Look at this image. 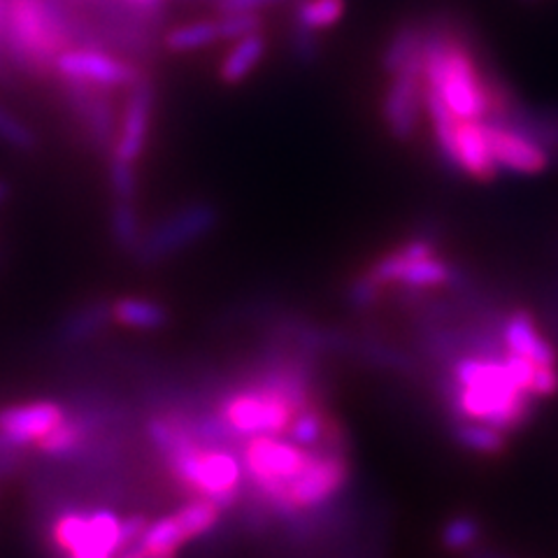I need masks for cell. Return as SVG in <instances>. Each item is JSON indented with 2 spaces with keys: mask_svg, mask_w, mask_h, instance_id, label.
Here are the masks:
<instances>
[{
  "mask_svg": "<svg viewBox=\"0 0 558 558\" xmlns=\"http://www.w3.org/2000/svg\"><path fill=\"white\" fill-rule=\"evenodd\" d=\"M112 322L131 330L154 333L170 324V312L163 303L147 299V295H121L112 301Z\"/></svg>",
  "mask_w": 558,
  "mask_h": 558,
  "instance_id": "e0dca14e",
  "label": "cell"
},
{
  "mask_svg": "<svg viewBox=\"0 0 558 558\" xmlns=\"http://www.w3.org/2000/svg\"><path fill=\"white\" fill-rule=\"evenodd\" d=\"M89 440H92L89 418L68 414L63 422L57 428H51L35 447H38L49 459L68 461V459H73L75 453H80L82 449H86Z\"/></svg>",
  "mask_w": 558,
  "mask_h": 558,
  "instance_id": "d6986e66",
  "label": "cell"
},
{
  "mask_svg": "<svg viewBox=\"0 0 558 558\" xmlns=\"http://www.w3.org/2000/svg\"><path fill=\"white\" fill-rule=\"evenodd\" d=\"M349 482H352L349 449H312L307 465L287 488L279 519L299 521L303 514L324 508V505L333 502L344 492Z\"/></svg>",
  "mask_w": 558,
  "mask_h": 558,
  "instance_id": "5b68a950",
  "label": "cell"
},
{
  "mask_svg": "<svg viewBox=\"0 0 558 558\" xmlns=\"http://www.w3.org/2000/svg\"><path fill=\"white\" fill-rule=\"evenodd\" d=\"M219 33L221 40H240L244 35L258 33L264 28V20L260 12H219Z\"/></svg>",
  "mask_w": 558,
  "mask_h": 558,
  "instance_id": "4316f807",
  "label": "cell"
},
{
  "mask_svg": "<svg viewBox=\"0 0 558 558\" xmlns=\"http://www.w3.org/2000/svg\"><path fill=\"white\" fill-rule=\"evenodd\" d=\"M422 112H424L422 70H405V73L393 75L381 98V119L387 131L396 140H400V143H408L418 129Z\"/></svg>",
  "mask_w": 558,
  "mask_h": 558,
  "instance_id": "30bf717a",
  "label": "cell"
},
{
  "mask_svg": "<svg viewBox=\"0 0 558 558\" xmlns=\"http://www.w3.org/2000/svg\"><path fill=\"white\" fill-rule=\"evenodd\" d=\"M488 147H492L498 170H510L517 174H537L549 166L547 151L526 133L514 131L498 121H484Z\"/></svg>",
  "mask_w": 558,
  "mask_h": 558,
  "instance_id": "7c38bea8",
  "label": "cell"
},
{
  "mask_svg": "<svg viewBox=\"0 0 558 558\" xmlns=\"http://www.w3.org/2000/svg\"><path fill=\"white\" fill-rule=\"evenodd\" d=\"M457 163L463 174L477 182H492L498 174L492 147H488L484 121H459Z\"/></svg>",
  "mask_w": 558,
  "mask_h": 558,
  "instance_id": "9a60e30c",
  "label": "cell"
},
{
  "mask_svg": "<svg viewBox=\"0 0 558 558\" xmlns=\"http://www.w3.org/2000/svg\"><path fill=\"white\" fill-rule=\"evenodd\" d=\"M268 54V40L264 33H252L244 35V38L235 40L233 47L226 51L217 68V77L226 86H240L247 82L254 70L260 65V61Z\"/></svg>",
  "mask_w": 558,
  "mask_h": 558,
  "instance_id": "2e32d148",
  "label": "cell"
},
{
  "mask_svg": "<svg viewBox=\"0 0 558 558\" xmlns=\"http://www.w3.org/2000/svg\"><path fill=\"white\" fill-rule=\"evenodd\" d=\"M108 178H110V189L114 201H135L137 196V170L135 163L121 161L117 156L110 159V168H108Z\"/></svg>",
  "mask_w": 558,
  "mask_h": 558,
  "instance_id": "f1b7e54d",
  "label": "cell"
},
{
  "mask_svg": "<svg viewBox=\"0 0 558 558\" xmlns=\"http://www.w3.org/2000/svg\"><path fill=\"white\" fill-rule=\"evenodd\" d=\"M347 14V0H295L293 24L322 33L338 26Z\"/></svg>",
  "mask_w": 558,
  "mask_h": 558,
  "instance_id": "603a6c76",
  "label": "cell"
},
{
  "mask_svg": "<svg viewBox=\"0 0 558 558\" xmlns=\"http://www.w3.org/2000/svg\"><path fill=\"white\" fill-rule=\"evenodd\" d=\"M217 43H221L217 20L180 24L163 35V47L170 51V54H191V51L213 47Z\"/></svg>",
  "mask_w": 558,
  "mask_h": 558,
  "instance_id": "44dd1931",
  "label": "cell"
},
{
  "mask_svg": "<svg viewBox=\"0 0 558 558\" xmlns=\"http://www.w3.org/2000/svg\"><path fill=\"white\" fill-rule=\"evenodd\" d=\"M5 3H8V0H0V43H3V22H5Z\"/></svg>",
  "mask_w": 558,
  "mask_h": 558,
  "instance_id": "836d02e7",
  "label": "cell"
},
{
  "mask_svg": "<svg viewBox=\"0 0 558 558\" xmlns=\"http://www.w3.org/2000/svg\"><path fill=\"white\" fill-rule=\"evenodd\" d=\"M219 221L221 213L213 201H189L145 229L143 242L131 258L143 268L166 264L213 235Z\"/></svg>",
  "mask_w": 558,
  "mask_h": 558,
  "instance_id": "277c9868",
  "label": "cell"
},
{
  "mask_svg": "<svg viewBox=\"0 0 558 558\" xmlns=\"http://www.w3.org/2000/svg\"><path fill=\"white\" fill-rule=\"evenodd\" d=\"M289 47H291V57L301 65H314L322 57L319 33L307 31L293 22H291V31H289Z\"/></svg>",
  "mask_w": 558,
  "mask_h": 558,
  "instance_id": "83f0119b",
  "label": "cell"
},
{
  "mask_svg": "<svg viewBox=\"0 0 558 558\" xmlns=\"http://www.w3.org/2000/svg\"><path fill=\"white\" fill-rule=\"evenodd\" d=\"M424 40L426 22H403L396 26L379 57L384 75L393 77L405 73V70H422L424 73Z\"/></svg>",
  "mask_w": 558,
  "mask_h": 558,
  "instance_id": "5bb4252c",
  "label": "cell"
},
{
  "mask_svg": "<svg viewBox=\"0 0 558 558\" xmlns=\"http://www.w3.org/2000/svg\"><path fill=\"white\" fill-rule=\"evenodd\" d=\"M558 391V365H537L531 393L535 398H549Z\"/></svg>",
  "mask_w": 558,
  "mask_h": 558,
  "instance_id": "f546056e",
  "label": "cell"
},
{
  "mask_svg": "<svg viewBox=\"0 0 558 558\" xmlns=\"http://www.w3.org/2000/svg\"><path fill=\"white\" fill-rule=\"evenodd\" d=\"M110 235L117 250L133 256L145 235L143 219L135 207V201H114L110 209Z\"/></svg>",
  "mask_w": 558,
  "mask_h": 558,
  "instance_id": "7402d4cb",
  "label": "cell"
},
{
  "mask_svg": "<svg viewBox=\"0 0 558 558\" xmlns=\"http://www.w3.org/2000/svg\"><path fill=\"white\" fill-rule=\"evenodd\" d=\"M133 3H140V5H166V0H133Z\"/></svg>",
  "mask_w": 558,
  "mask_h": 558,
  "instance_id": "e575fe53",
  "label": "cell"
},
{
  "mask_svg": "<svg viewBox=\"0 0 558 558\" xmlns=\"http://www.w3.org/2000/svg\"><path fill=\"white\" fill-rule=\"evenodd\" d=\"M451 440L477 457H502L508 451V433L482 422H468V418H449Z\"/></svg>",
  "mask_w": 558,
  "mask_h": 558,
  "instance_id": "ffe728a7",
  "label": "cell"
},
{
  "mask_svg": "<svg viewBox=\"0 0 558 558\" xmlns=\"http://www.w3.org/2000/svg\"><path fill=\"white\" fill-rule=\"evenodd\" d=\"M482 533H484V526L477 517L473 514L449 517L440 531V545L449 554H468L470 549L477 547Z\"/></svg>",
  "mask_w": 558,
  "mask_h": 558,
  "instance_id": "cb8c5ba5",
  "label": "cell"
},
{
  "mask_svg": "<svg viewBox=\"0 0 558 558\" xmlns=\"http://www.w3.org/2000/svg\"><path fill=\"white\" fill-rule=\"evenodd\" d=\"M0 140H3L8 147L24 154L35 151L40 145L38 135H35V131L26 124V121L14 117L8 108H3V105H0Z\"/></svg>",
  "mask_w": 558,
  "mask_h": 558,
  "instance_id": "d4e9b609",
  "label": "cell"
},
{
  "mask_svg": "<svg viewBox=\"0 0 558 558\" xmlns=\"http://www.w3.org/2000/svg\"><path fill=\"white\" fill-rule=\"evenodd\" d=\"M381 293H384V289L375 282V279L371 277V272L368 270H361L352 279V282H349L344 299H347L349 307H354L359 312H368V310H373L379 303Z\"/></svg>",
  "mask_w": 558,
  "mask_h": 558,
  "instance_id": "484cf974",
  "label": "cell"
},
{
  "mask_svg": "<svg viewBox=\"0 0 558 558\" xmlns=\"http://www.w3.org/2000/svg\"><path fill=\"white\" fill-rule=\"evenodd\" d=\"M54 73L61 82H77L98 89H129L147 70L100 47H70L57 59Z\"/></svg>",
  "mask_w": 558,
  "mask_h": 558,
  "instance_id": "52a82bcc",
  "label": "cell"
},
{
  "mask_svg": "<svg viewBox=\"0 0 558 558\" xmlns=\"http://www.w3.org/2000/svg\"><path fill=\"white\" fill-rule=\"evenodd\" d=\"M500 340L505 352L529 359L535 365H558V352L539 333L535 317L526 310H514L502 319Z\"/></svg>",
  "mask_w": 558,
  "mask_h": 558,
  "instance_id": "4fadbf2b",
  "label": "cell"
},
{
  "mask_svg": "<svg viewBox=\"0 0 558 558\" xmlns=\"http://www.w3.org/2000/svg\"><path fill=\"white\" fill-rule=\"evenodd\" d=\"M375 282L387 289L398 287L400 291H433L440 287H453L461 268L451 266L447 258L438 254V244L428 233H418L408 242L398 244L375 258L365 268Z\"/></svg>",
  "mask_w": 558,
  "mask_h": 558,
  "instance_id": "3957f363",
  "label": "cell"
},
{
  "mask_svg": "<svg viewBox=\"0 0 558 558\" xmlns=\"http://www.w3.org/2000/svg\"><path fill=\"white\" fill-rule=\"evenodd\" d=\"M65 416L68 410L57 400H28V403L0 410V433L14 445L35 447Z\"/></svg>",
  "mask_w": 558,
  "mask_h": 558,
  "instance_id": "8fae6325",
  "label": "cell"
},
{
  "mask_svg": "<svg viewBox=\"0 0 558 558\" xmlns=\"http://www.w3.org/2000/svg\"><path fill=\"white\" fill-rule=\"evenodd\" d=\"M112 324V303L94 301L68 314L59 326V340L65 347H77L100 336Z\"/></svg>",
  "mask_w": 558,
  "mask_h": 558,
  "instance_id": "ac0fdd59",
  "label": "cell"
},
{
  "mask_svg": "<svg viewBox=\"0 0 558 558\" xmlns=\"http://www.w3.org/2000/svg\"><path fill=\"white\" fill-rule=\"evenodd\" d=\"M154 105H156V86H154V80L145 73L129 86L124 112H121L117 140L112 147V156H117V159L135 163L140 156L145 154L149 133H151Z\"/></svg>",
  "mask_w": 558,
  "mask_h": 558,
  "instance_id": "ba28073f",
  "label": "cell"
},
{
  "mask_svg": "<svg viewBox=\"0 0 558 558\" xmlns=\"http://www.w3.org/2000/svg\"><path fill=\"white\" fill-rule=\"evenodd\" d=\"M10 198V182H5V180H0V207L5 205V201Z\"/></svg>",
  "mask_w": 558,
  "mask_h": 558,
  "instance_id": "d6a6232c",
  "label": "cell"
},
{
  "mask_svg": "<svg viewBox=\"0 0 558 558\" xmlns=\"http://www.w3.org/2000/svg\"><path fill=\"white\" fill-rule=\"evenodd\" d=\"M424 82L459 121H484L502 108V96L484 80L473 51L447 22H426Z\"/></svg>",
  "mask_w": 558,
  "mask_h": 558,
  "instance_id": "7a4b0ae2",
  "label": "cell"
},
{
  "mask_svg": "<svg viewBox=\"0 0 558 558\" xmlns=\"http://www.w3.org/2000/svg\"><path fill=\"white\" fill-rule=\"evenodd\" d=\"M22 449L24 447L14 445L10 438H5V435L0 433V475H10L16 468H20Z\"/></svg>",
  "mask_w": 558,
  "mask_h": 558,
  "instance_id": "4dcf8cb0",
  "label": "cell"
},
{
  "mask_svg": "<svg viewBox=\"0 0 558 558\" xmlns=\"http://www.w3.org/2000/svg\"><path fill=\"white\" fill-rule=\"evenodd\" d=\"M114 558H174V556H166V554H159V551H151L149 547H145V545L137 539L135 545H131V547H126V549H121Z\"/></svg>",
  "mask_w": 558,
  "mask_h": 558,
  "instance_id": "1f68e13d",
  "label": "cell"
},
{
  "mask_svg": "<svg viewBox=\"0 0 558 558\" xmlns=\"http://www.w3.org/2000/svg\"><path fill=\"white\" fill-rule=\"evenodd\" d=\"M92 43V22L80 20L68 0H8L3 45L12 61L31 75L54 73L70 47Z\"/></svg>",
  "mask_w": 558,
  "mask_h": 558,
  "instance_id": "6da1fadb",
  "label": "cell"
},
{
  "mask_svg": "<svg viewBox=\"0 0 558 558\" xmlns=\"http://www.w3.org/2000/svg\"><path fill=\"white\" fill-rule=\"evenodd\" d=\"M63 92L92 147L96 151H112L119 129L112 92L77 82H63Z\"/></svg>",
  "mask_w": 558,
  "mask_h": 558,
  "instance_id": "9c48e42d",
  "label": "cell"
},
{
  "mask_svg": "<svg viewBox=\"0 0 558 558\" xmlns=\"http://www.w3.org/2000/svg\"><path fill=\"white\" fill-rule=\"evenodd\" d=\"M121 519L112 510H65L51 521V543L65 558H114L124 549Z\"/></svg>",
  "mask_w": 558,
  "mask_h": 558,
  "instance_id": "8992f818",
  "label": "cell"
}]
</instances>
